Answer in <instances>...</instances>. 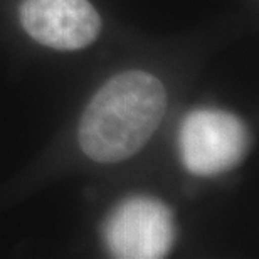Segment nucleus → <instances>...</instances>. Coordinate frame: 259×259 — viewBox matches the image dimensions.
I'll return each instance as SVG.
<instances>
[{
  "instance_id": "1",
  "label": "nucleus",
  "mask_w": 259,
  "mask_h": 259,
  "mask_svg": "<svg viewBox=\"0 0 259 259\" xmlns=\"http://www.w3.org/2000/svg\"><path fill=\"white\" fill-rule=\"evenodd\" d=\"M167 110L158 77L128 71L111 77L82 113L77 138L88 157L116 163L133 157L152 138Z\"/></svg>"
},
{
  "instance_id": "2",
  "label": "nucleus",
  "mask_w": 259,
  "mask_h": 259,
  "mask_svg": "<svg viewBox=\"0 0 259 259\" xmlns=\"http://www.w3.org/2000/svg\"><path fill=\"white\" fill-rule=\"evenodd\" d=\"M180 157L200 177L237 167L249 150V133L239 118L221 110H195L180 128Z\"/></svg>"
},
{
  "instance_id": "3",
  "label": "nucleus",
  "mask_w": 259,
  "mask_h": 259,
  "mask_svg": "<svg viewBox=\"0 0 259 259\" xmlns=\"http://www.w3.org/2000/svg\"><path fill=\"white\" fill-rule=\"evenodd\" d=\"M174 236L170 209L147 197L125 200L105 226L108 249L121 259L163 257L174 244Z\"/></svg>"
},
{
  "instance_id": "4",
  "label": "nucleus",
  "mask_w": 259,
  "mask_h": 259,
  "mask_svg": "<svg viewBox=\"0 0 259 259\" xmlns=\"http://www.w3.org/2000/svg\"><path fill=\"white\" fill-rule=\"evenodd\" d=\"M20 22L39 44L58 51H77L95 42L101 19L88 0H24Z\"/></svg>"
}]
</instances>
